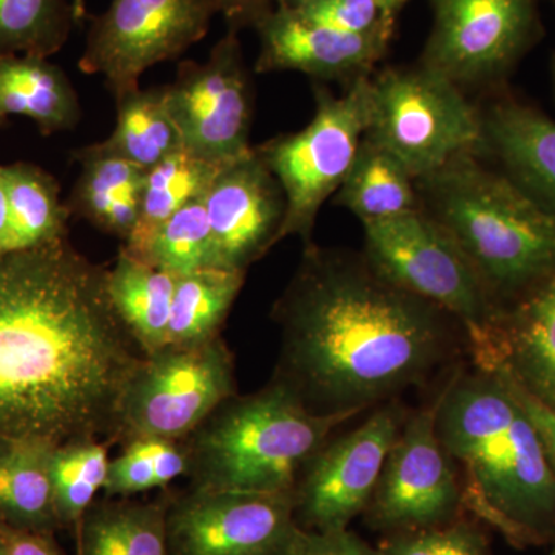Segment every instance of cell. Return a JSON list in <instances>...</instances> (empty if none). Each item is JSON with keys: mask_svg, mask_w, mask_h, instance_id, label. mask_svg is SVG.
<instances>
[{"mask_svg": "<svg viewBox=\"0 0 555 555\" xmlns=\"http://www.w3.org/2000/svg\"><path fill=\"white\" fill-rule=\"evenodd\" d=\"M107 272L68 238L0 255V438L116 437L145 353L113 308Z\"/></svg>", "mask_w": 555, "mask_h": 555, "instance_id": "1", "label": "cell"}, {"mask_svg": "<svg viewBox=\"0 0 555 555\" xmlns=\"http://www.w3.org/2000/svg\"><path fill=\"white\" fill-rule=\"evenodd\" d=\"M275 382L320 415H360L467 356L454 318L383 275L366 255L305 246L273 308Z\"/></svg>", "mask_w": 555, "mask_h": 555, "instance_id": "2", "label": "cell"}, {"mask_svg": "<svg viewBox=\"0 0 555 555\" xmlns=\"http://www.w3.org/2000/svg\"><path fill=\"white\" fill-rule=\"evenodd\" d=\"M436 398L438 438L466 513L517 547L555 539V473L505 374L462 361Z\"/></svg>", "mask_w": 555, "mask_h": 555, "instance_id": "3", "label": "cell"}, {"mask_svg": "<svg viewBox=\"0 0 555 555\" xmlns=\"http://www.w3.org/2000/svg\"><path fill=\"white\" fill-rule=\"evenodd\" d=\"M420 208L447 230L500 309L555 275V214L465 153L415 181Z\"/></svg>", "mask_w": 555, "mask_h": 555, "instance_id": "4", "label": "cell"}, {"mask_svg": "<svg viewBox=\"0 0 555 555\" xmlns=\"http://www.w3.org/2000/svg\"><path fill=\"white\" fill-rule=\"evenodd\" d=\"M352 415L309 411L292 390L272 382L233 396L182 440L195 491L294 494L302 470Z\"/></svg>", "mask_w": 555, "mask_h": 555, "instance_id": "5", "label": "cell"}, {"mask_svg": "<svg viewBox=\"0 0 555 555\" xmlns=\"http://www.w3.org/2000/svg\"><path fill=\"white\" fill-rule=\"evenodd\" d=\"M363 228V254L375 269L454 318L465 332L469 363L491 371L502 309L447 230L422 208Z\"/></svg>", "mask_w": 555, "mask_h": 555, "instance_id": "6", "label": "cell"}, {"mask_svg": "<svg viewBox=\"0 0 555 555\" xmlns=\"http://www.w3.org/2000/svg\"><path fill=\"white\" fill-rule=\"evenodd\" d=\"M371 79L364 137L392 153L415 181L456 156L486 152L481 113L444 76L418 64L385 68Z\"/></svg>", "mask_w": 555, "mask_h": 555, "instance_id": "7", "label": "cell"}, {"mask_svg": "<svg viewBox=\"0 0 555 555\" xmlns=\"http://www.w3.org/2000/svg\"><path fill=\"white\" fill-rule=\"evenodd\" d=\"M372 76L347 83L341 96L315 87V115L297 133L281 134L255 147L286 196L280 243L299 236L305 246L321 207L338 192L371 120Z\"/></svg>", "mask_w": 555, "mask_h": 555, "instance_id": "8", "label": "cell"}, {"mask_svg": "<svg viewBox=\"0 0 555 555\" xmlns=\"http://www.w3.org/2000/svg\"><path fill=\"white\" fill-rule=\"evenodd\" d=\"M236 396L235 363L221 335L145 356L124 390L115 440L182 441Z\"/></svg>", "mask_w": 555, "mask_h": 555, "instance_id": "9", "label": "cell"}, {"mask_svg": "<svg viewBox=\"0 0 555 555\" xmlns=\"http://www.w3.org/2000/svg\"><path fill=\"white\" fill-rule=\"evenodd\" d=\"M215 0H112L91 17L79 68L104 76L115 100L139 89L160 62L177 60L207 35Z\"/></svg>", "mask_w": 555, "mask_h": 555, "instance_id": "10", "label": "cell"}, {"mask_svg": "<svg viewBox=\"0 0 555 555\" xmlns=\"http://www.w3.org/2000/svg\"><path fill=\"white\" fill-rule=\"evenodd\" d=\"M437 398L409 411L364 520L383 534L418 531L466 516L459 470L438 438Z\"/></svg>", "mask_w": 555, "mask_h": 555, "instance_id": "11", "label": "cell"}, {"mask_svg": "<svg viewBox=\"0 0 555 555\" xmlns=\"http://www.w3.org/2000/svg\"><path fill=\"white\" fill-rule=\"evenodd\" d=\"M433 30L420 64L466 86L494 82L540 36L539 0H429Z\"/></svg>", "mask_w": 555, "mask_h": 555, "instance_id": "12", "label": "cell"}, {"mask_svg": "<svg viewBox=\"0 0 555 555\" xmlns=\"http://www.w3.org/2000/svg\"><path fill=\"white\" fill-rule=\"evenodd\" d=\"M408 414L400 398L387 401L349 434L328 438L294 491L295 514L305 531H341L364 514Z\"/></svg>", "mask_w": 555, "mask_h": 555, "instance_id": "13", "label": "cell"}, {"mask_svg": "<svg viewBox=\"0 0 555 555\" xmlns=\"http://www.w3.org/2000/svg\"><path fill=\"white\" fill-rule=\"evenodd\" d=\"M184 147L219 164L250 152L254 93L238 39L230 30L204 62H179L177 78L164 87Z\"/></svg>", "mask_w": 555, "mask_h": 555, "instance_id": "14", "label": "cell"}, {"mask_svg": "<svg viewBox=\"0 0 555 555\" xmlns=\"http://www.w3.org/2000/svg\"><path fill=\"white\" fill-rule=\"evenodd\" d=\"M170 555H301L294 494L195 491L167 513Z\"/></svg>", "mask_w": 555, "mask_h": 555, "instance_id": "15", "label": "cell"}, {"mask_svg": "<svg viewBox=\"0 0 555 555\" xmlns=\"http://www.w3.org/2000/svg\"><path fill=\"white\" fill-rule=\"evenodd\" d=\"M204 204L218 268L247 272L280 243L286 196L255 147L219 171Z\"/></svg>", "mask_w": 555, "mask_h": 555, "instance_id": "16", "label": "cell"}, {"mask_svg": "<svg viewBox=\"0 0 555 555\" xmlns=\"http://www.w3.org/2000/svg\"><path fill=\"white\" fill-rule=\"evenodd\" d=\"M259 36L258 73L299 72L324 80L371 76L385 56L396 25L367 35L332 30L287 9L270 10L255 24Z\"/></svg>", "mask_w": 555, "mask_h": 555, "instance_id": "17", "label": "cell"}, {"mask_svg": "<svg viewBox=\"0 0 555 555\" xmlns=\"http://www.w3.org/2000/svg\"><path fill=\"white\" fill-rule=\"evenodd\" d=\"M495 367L555 412V275L502 309Z\"/></svg>", "mask_w": 555, "mask_h": 555, "instance_id": "18", "label": "cell"}, {"mask_svg": "<svg viewBox=\"0 0 555 555\" xmlns=\"http://www.w3.org/2000/svg\"><path fill=\"white\" fill-rule=\"evenodd\" d=\"M483 118L486 152L506 175L555 214V122L514 98L494 102Z\"/></svg>", "mask_w": 555, "mask_h": 555, "instance_id": "19", "label": "cell"}, {"mask_svg": "<svg viewBox=\"0 0 555 555\" xmlns=\"http://www.w3.org/2000/svg\"><path fill=\"white\" fill-rule=\"evenodd\" d=\"M80 173L69 193V214L126 243L137 225L144 193L145 171L102 145H86L73 153Z\"/></svg>", "mask_w": 555, "mask_h": 555, "instance_id": "20", "label": "cell"}, {"mask_svg": "<svg viewBox=\"0 0 555 555\" xmlns=\"http://www.w3.org/2000/svg\"><path fill=\"white\" fill-rule=\"evenodd\" d=\"M57 444L43 438H0V521L50 534L54 507L51 462Z\"/></svg>", "mask_w": 555, "mask_h": 555, "instance_id": "21", "label": "cell"}, {"mask_svg": "<svg viewBox=\"0 0 555 555\" xmlns=\"http://www.w3.org/2000/svg\"><path fill=\"white\" fill-rule=\"evenodd\" d=\"M27 116L43 137L75 129L79 96L64 69L46 57H0V116Z\"/></svg>", "mask_w": 555, "mask_h": 555, "instance_id": "22", "label": "cell"}, {"mask_svg": "<svg viewBox=\"0 0 555 555\" xmlns=\"http://www.w3.org/2000/svg\"><path fill=\"white\" fill-rule=\"evenodd\" d=\"M178 275L134 257L120 247L107 272L113 308L145 356L167 346V331Z\"/></svg>", "mask_w": 555, "mask_h": 555, "instance_id": "23", "label": "cell"}, {"mask_svg": "<svg viewBox=\"0 0 555 555\" xmlns=\"http://www.w3.org/2000/svg\"><path fill=\"white\" fill-rule=\"evenodd\" d=\"M225 166L182 147L145 171L141 211L122 248L134 257H144L156 230L182 207L206 198Z\"/></svg>", "mask_w": 555, "mask_h": 555, "instance_id": "24", "label": "cell"}, {"mask_svg": "<svg viewBox=\"0 0 555 555\" xmlns=\"http://www.w3.org/2000/svg\"><path fill=\"white\" fill-rule=\"evenodd\" d=\"M335 196V204L352 211L361 224L420 208L415 179L406 167L366 137L361 139L349 173Z\"/></svg>", "mask_w": 555, "mask_h": 555, "instance_id": "25", "label": "cell"}, {"mask_svg": "<svg viewBox=\"0 0 555 555\" xmlns=\"http://www.w3.org/2000/svg\"><path fill=\"white\" fill-rule=\"evenodd\" d=\"M167 513L160 503H93L79 524V555H170Z\"/></svg>", "mask_w": 555, "mask_h": 555, "instance_id": "26", "label": "cell"}, {"mask_svg": "<svg viewBox=\"0 0 555 555\" xmlns=\"http://www.w3.org/2000/svg\"><path fill=\"white\" fill-rule=\"evenodd\" d=\"M10 207V251L68 238L72 217L61 201L60 182L30 163L0 166Z\"/></svg>", "mask_w": 555, "mask_h": 555, "instance_id": "27", "label": "cell"}, {"mask_svg": "<svg viewBox=\"0 0 555 555\" xmlns=\"http://www.w3.org/2000/svg\"><path fill=\"white\" fill-rule=\"evenodd\" d=\"M246 273L208 268L178 276L167 346L198 345L218 337L244 286Z\"/></svg>", "mask_w": 555, "mask_h": 555, "instance_id": "28", "label": "cell"}, {"mask_svg": "<svg viewBox=\"0 0 555 555\" xmlns=\"http://www.w3.org/2000/svg\"><path fill=\"white\" fill-rule=\"evenodd\" d=\"M116 126L102 145L124 159L149 170L184 147L164 87L129 91L116 100Z\"/></svg>", "mask_w": 555, "mask_h": 555, "instance_id": "29", "label": "cell"}, {"mask_svg": "<svg viewBox=\"0 0 555 555\" xmlns=\"http://www.w3.org/2000/svg\"><path fill=\"white\" fill-rule=\"evenodd\" d=\"M73 24L68 0H0V57L49 60L65 46Z\"/></svg>", "mask_w": 555, "mask_h": 555, "instance_id": "30", "label": "cell"}, {"mask_svg": "<svg viewBox=\"0 0 555 555\" xmlns=\"http://www.w3.org/2000/svg\"><path fill=\"white\" fill-rule=\"evenodd\" d=\"M107 444L100 440H79L57 447L51 462L54 507L60 525L79 526L107 481Z\"/></svg>", "mask_w": 555, "mask_h": 555, "instance_id": "31", "label": "cell"}, {"mask_svg": "<svg viewBox=\"0 0 555 555\" xmlns=\"http://www.w3.org/2000/svg\"><path fill=\"white\" fill-rule=\"evenodd\" d=\"M188 452L182 441L166 438H134L126 443L122 454L109 460L104 492L107 496H130L164 488L185 476Z\"/></svg>", "mask_w": 555, "mask_h": 555, "instance_id": "32", "label": "cell"}, {"mask_svg": "<svg viewBox=\"0 0 555 555\" xmlns=\"http://www.w3.org/2000/svg\"><path fill=\"white\" fill-rule=\"evenodd\" d=\"M142 259L178 276L218 268L204 199L182 207L167 219L156 230Z\"/></svg>", "mask_w": 555, "mask_h": 555, "instance_id": "33", "label": "cell"}, {"mask_svg": "<svg viewBox=\"0 0 555 555\" xmlns=\"http://www.w3.org/2000/svg\"><path fill=\"white\" fill-rule=\"evenodd\" d=\"M378 550L383 555H492L483 529L466 516L436 528L387 534Z\"/></svg>", "mask_w": 555, "mask_h": 555, "instance_id": "34", "label": "cell"}, {"mask_svg": "<svg viewBox=\"0 0 555 555\" xmlns=\"http://www.w3.org/2000/svg\"><path fill=\"white\" fill-rule=\"evenodd\" d=\"M292 11L302 20L350 35H367L386 25H396L375 0H312Z\"/></svg>", "mask_w": 555, "mask_h": 555, "instance_id": "35", "label": "cell"}, {"mask_svg": "<svg viewBox=\"0 0 555 555\" xmlns=\"http://www.w3.org/2000/svg\"><path fill=\"white\" fill-rule=\"evenodd\" d=\"M301 555H383L349 528L332 532H308Z\"/></svg>", "mask_w": 555, "mask_h": 555, "instance_id": "36", "label": "cell"}, {"mask_svg": "<svg viewBox=\"0 0 555 555\" xmlns=\"http://www.w3.org/2000/svg\"><path fill=\"white\" fill-rule=\"evenodd\" d=\"M505 374L507 382L513 387L514 393H516L518 401L524 406L526 414L534 425L537 434H539L540 440H542L543 448H545L547 460H550L551 466H553L555 473V412L546 408L545 404L540 403L535 400L531 393L526 392L524 387L518 385L516 379L511 378V375L502 367H495ZM494 371V369H492Z\"/></svg>", "mask_w": 555, "mask_h": 555, "instance_id": "37", "label": "cell"}, {"mask_svg": "<svg viewBox=\"0 0 555 555\" xmlns=\"http://www.w3.org/2000/svg\"><path fill=\"white\" fill-rule=\"evenodd\" d=\"M3 555H61L47 532L13 528L0 521Z\"/></svg>", "mask_w": 555, "mask_h": 555, "instance_id": "38", "label": "cell"}, {"mask_svg": "<svg viewBox=\"0 0 555 555\" xmlns=\"http://www.w3.org/2000/svg\"><path fill=\"white\" fill-rule=\"evenodd\" d=\"M218 13L229 22L230 30L257 24L270 10L269 0H215Z\"/></svg>", "mask_w": 555, "mask_h": 555, "instance_id": "39", "label": "cell"}, {"mask_svg": "<svg viewBox=\"0 0 555 555\" xmlns=\"http://www.w3.org/2000/svg\"><path fill=\"white\" fill-rule=\"evenodd\" d=\"M11 224L9 198H7L5 184L0 175V255L10 251Z\"/></svg>", "mask_w": 555, "mask_h": 555, "instance_id": "40", "label": "cell"}, {"mask_svg": "<svg viewBox=\"0 0 555 555\" xmlns=\"http://www.w3.org/2000/svg\"><path fill=\"white\" fill-rule=\"evenodd\" d=\"M378 3L379 9L385 13L389 20L397 21L398 13L403 10L409 0H375Z\"/></svg>", "mask_w": 555, "mask_h": 555, "instance_id": "41", "label": "cell"}, {"mask_svg": "<svg viewBox=\"0 0 555 555\" xmlns=\"http://www.w3.org/2000/svg\"><path fill=\"white\" fill-rule=\"evenodd\" d=\"M73 21L75 24H82L89 17L87 13V0H72Z\"/></svg>", "mask_w": 555, "mask_h": 555, "instance_id": "42", "label": "cell"}, {"mask_svg": "<svg viewBox=\"0 0 555 555\" xmlns=\"http://www.w3.org/2000/svg\"><path fill=\"white\" fill-rule=\"evenodd\" d=\"M275 2L278 3V9L295 10L312 2V0H275Z\"/></svg>", "mask_w": 555, "mask_h": 555, "instance_id": "43", "label": "cell"}, {"mask_svg": "<svg viewBox=\"0 0 555 555\" xmlns=\"http://www.w3.org/2000/svg\"><path fill=\"white\" fill-rule=\"evenodd\" d=\"M5 124H7V118H3V116H0V127L5 126Z\"/></svg>", "mask_w": 555, "mask_h": 555, "instance_id": "44", "label": "cell"}, {"mask_svg": "<svg viewBox=\"0 0 555 555\" xmlns=\"http://www.w3.org/2000/svg\"><path fill=\"white\" fill-rule=\"evenodd\" d=\"M0 555H3L2 540H0Z\"/></svg>", "mask_w": 555, "mask_h": 555, "instance_id": "45", "label": "cell"}, {"mask_svg": "<svg viewBox=\"0 0 555 555\" xmlns=\"http://www.w3.org/2000/svg\"><path fill=\"white\" fill-rule=\"evenodd\" d=\"M554 83H555V61H554Z\"/></svg>", "mask_w": 555, "mask_h": 555, "instance_id": "46", "label": "cell"}, {"mask_svg": "<svg viewBox=\"0 0 555 555\" xmlns=\"http://www.w3.org/2000/svg\"><path fill=\"white\" fill-rule=\"evenodd\" d=\"M550 555H555V547H554V550H553V553H551Z\"/></svg>", "mask_w": 555, "mask_h": 555, "instance_id": "47", "label": "cell"}, {"mask_svg": "<svg viewBox=\"0 0 555 555\" xmlns=\"http://www.w3.org/2000/svg\"><path fill=\"white\" fill-rule=\"evenodd\" d=\"M554 2H555V0H554Z\"/></svg>", "mask_w": 555, "mask_h": 555, "instance_id": "48", "label": "cell"}]
</instances>
